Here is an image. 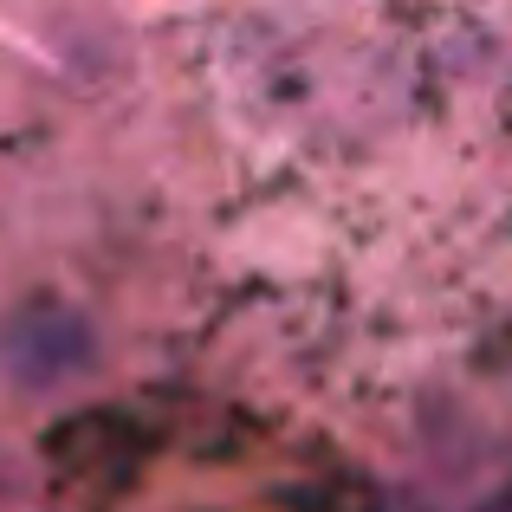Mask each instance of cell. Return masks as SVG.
<instances>
[{
  "label": "cell",
  "instance_id": "6da1fadb",
  "mask_svg": "<svg viewBox=\"0 0 512 512\" xmlns=\"http://www.w3.org/2000/svg\"><path fill=\"white\" fill-rule=\"evenodd\" d=\"M98 363H104V338L72 299L33 292V299L0 312V376L20 396H65V389L91 383Z\"/></svg>",
  "mask_w": 512,
  "mask_h": 512
},
{
  "label": "cell",
  "instance_id": "7a4b0ae2",
  "mask_svg": "<svg viewBox=\"0 0 512 512\" xmlns=\"http://www.w3.org/2000/svg\"><path fill=\"white\" fill-rule=\"evenodd\" d=\"M474 512H512V487H500V493H493L487 506H474Z\"/></svg>",
  "mask_w": 512,
  "mask_h": 512
}]
</instances>
